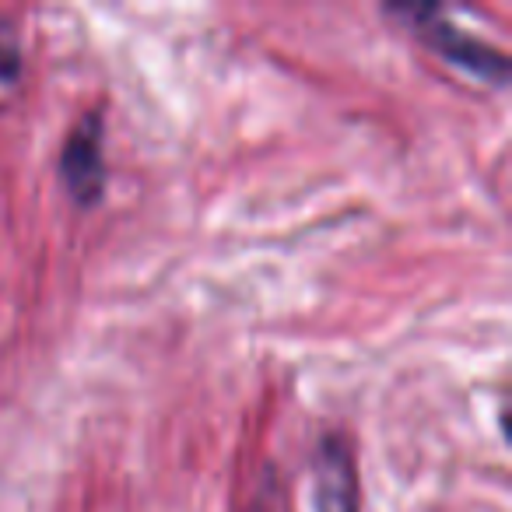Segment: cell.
I'll return each mask as SVG.
<instances>
[{
	"mask_svg": "<svg viewBox=\"0 0 512 512\" xmlns=\"http://www.w3.org/2000/svg\"><path fill=\"white\" fill-rule=\"evenodd\" d=\"M386 11L397 15L400 22H407V29L425 39L435 53H442L449 64L463 67V71H470L474 78L488 81L495 88H502L509 81V60L502 57V50H495L484 39L453 25L439 4H390Z\"/></svg>",
	"mask_w": 512,
	"mask_h": 512,
	"instance_id": "1",
	"label": "cell"
},
{
	"mask_svg": "<svg viewBox=\"0 0 512 512\" xmlns=\"http://www.w3.org/2000/svg\"><path fill=\"white\" fill-rule=\"evenodd\" d=\"M60 183L81 207L99 204L106 190V158H102V116L85 113L60 148Z\"/></svg>",
	"mask_w": 512,
	"mask_h": 512,
	"instance_id": "2",
	"label": "cell"
},
{
	"mask_svg": "<svg viewBox=\"0 0 512 512\" xmlns=\"http://www.w3.org/2000/svg\"><path fill=\"white\" fill-rule=\"evenodd\" d=\"M313 470L316 512H358V467L344 435H323L313 456Z\"/></svg>",
	"mask_w": 512,
	"mask_h": 512,
	"instance_id": "3",
	"label": "cell"
},
{
	"mask_svg": "<svg viewBox=\"0 0 512 512\" xmlns=\"http://www.w3.org/2000/svg\"><path fill=\"white\" fill-rule=\"evenodd\" d=\"M22 74V36L11 18H0V81H15Z\"/></svg>",
	"mask_w": 512,
	"mask_h": 512,
	"instance_id": "4",
	"label": "cell"
}]
</instances>
